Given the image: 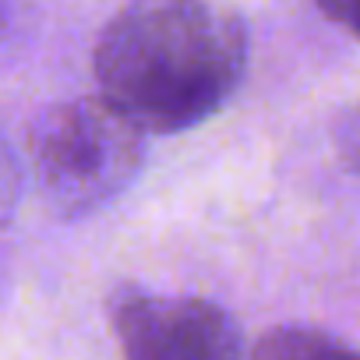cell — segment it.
<instances>
[{
  "mask_svg": "<svg viewBox=\"0 0 360 360\" xmlns=\"http://www.w3.org/2000/svg\"><path fill=\"white\" fill-rule=\"evenodd\" d=\"M92 71L99 96L134 127L180 134L240 89L248 25L226 0H127L96 43Z\"/></svg>",
  "mask_w": 360,
  "mask_h": 360,
  "instance_id": "obj_1",
  "label": "cell"
},
{
  "mask_svg": "<svg viewBox=\"0 0 360 360\" xmlns=\"http://www.w3.org/2000/svg\"><path fill=\"white\" fill-rule=\"evenodd\" d=\"M145 131L103 96L46 106L29 127L32 184L60 219H85L117 202L145 166Z\"/></svg>",
  "mask_w": 360,
  "mask_h": 360,
  "instance_id": "obj_2",
  "label": "cell"
},
{
  "mask_svg": "<svg viewBox=\"0 0 360 360\" xmlns=\"http://www.w3.org/2000/svg\"><path fill=\"white\" fill-rule=\"evenodd\" d=\"M110 325L124 360H240V335L226 307L188 293L117 290Z\"/></svg>",
  "mask_w": 360,
  "mask_h": 360,
  "instance_id": "obj_3",
  "label": "cell"
},
{
  "mask_svg": "<svg viewBox=\"0 0 360 360\" xmlns=\"http://www.w3.org/2000/svg\"><path fill=\"white\" fill-rule=\"evenodd\" d=\"M248 360H360V349L311 325H279L251 346Z\"/></svg>",
  "mask_w": 360,
  "mask_h": 360,
  "instance_id": "obj_4",
  "label": "cell"
},
{
  "mask_svg": "<svg viewBox=\"0 0 360 360\" xmlns=\"http://www.w3.org/2000/svg\"><path fill=\"white\" fill-rule=\"evenodd\" d=\"M18 198H22V162L0 134V230L15 219Z\"/></svg>",
  "mask_w": 360,
  "mask_h": 360,
  "instance_id": "obj_5",
  "label": "cell"
},
{
  "mask_svg": "<svg viewBox=\"0 0 360 360\" xmlns=\"http://www.w3.org/2000/svg\"><path fill=\"white\" fill-rule=\"evenodd\" d=\"M335 152H339L342 166L360 173V103L339 117V124H335Z\"/></svg>",
  "mask_w": 360,
  "mask_h": 360,
  "instance_id": "obj_6",
  "label": "cell"
},
{
  "mask_svg": "<svg viewBox=\"0 0 360 360\" xmlns=\"http://www.w3.org/2000/svg\"><path fill=\"white\" fill-rule=\"evenodd\" d=\"M314 8L360 39V0H314Z\"/></svg>",
  "mask_w": 360,
  "mask_h": 360,
  "instance_id": "obj_7",
  "label": "cell"
},
{
  "mask_svg": "<svg viewBox=\"0 0 360 360\" xmlns=\"http://www.w3.org/2000/svg\"><path fill=\"white\" fill-rule=\"evenodd\" d=\"M22 15V0H0V39H4Z\"/></svg>",
  "mask_w": 360,
  "mask_h": 360,
  "instance_id": "obj_8",
  "label": "cell"
}]
</instances>
